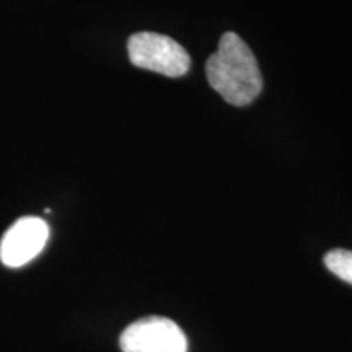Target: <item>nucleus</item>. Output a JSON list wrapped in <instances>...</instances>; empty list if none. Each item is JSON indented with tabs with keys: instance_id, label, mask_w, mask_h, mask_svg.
<instances>
[{
	"instance_id": "f257e3e1",
	"label": "nucleus",
	"mask_w": 352,
	"mask_h": 352,
	"mask_svg": "<svg viewBox=\"0 0 352 352\" xmlns=\"http://www.w3.org/2000/svg\"><path fill=\"white\" fill-rule=\"evenodd\" d=\"M209 85L227 103L246 107L263 90L258 60L239 34L228 32L220 38L217 51L206 63Z\"/></svg>"
},
{
	"instance_id": "f03ea898",
	"label": "nucleus",
	"mask_w": 352,
	"mask_h": 352,
	"mask_svg": "<svg viewBox=\"0 0 352 352\" xmlns=\"http://www.w3.org/2000/svg\"><path fill=\"white\" fill-rule=\"evenodd\" d=\"M127 52L135 67L166 77H182L191 65L186 50L165 34L151 32L132 34L127 41Z\"/></svg>"
},
{
	"instance_id": "7ed1b4c3",
	"label": "nucleus",
	"mask_w": 352,
	"mask_h": 352,
	"mask_svg": "<svg viewBox=\"0 0 352 352\" xmlns=\"http://www.w3.org/2000/svg\"><path fill=\"white\" fill-rule=\"evenodd\" d=\"M122 352H186L182 328L164 316H147L131 323L120 338Z\"/></svg>"
},
{
	"instance_id": "20e7f679",
	"label": "nucleus",
	"mask_w": 352,
	"mask_h": 352,
	"mask_svg": "<svg viewBox=\"0 0 352 352\" xmlns=\"http://www.w3.org/2000/svg\"><path fill=\"white\" fill-rule=\"evenodd\" d=\"M50 239V226L39 217H21L0 240V261L7 267H21L33 261Z\"/></svg>"
},
{
	"instance_id": "39448f33",
	"label": "nucleus",
	"mask_w": 352,
	"mask_h": 352,
	"mask_svg": "<svg viewBox=\"0 0 352 352\" xmlns=\"http://www.w3.org/2000/svg\"><path fill=\"white\" fill-rule=\"evenodd\" d=\"M324 264L334 276L352 285V252L349 250H333L324 256Z\"/></svg>"
}]
</instances>
